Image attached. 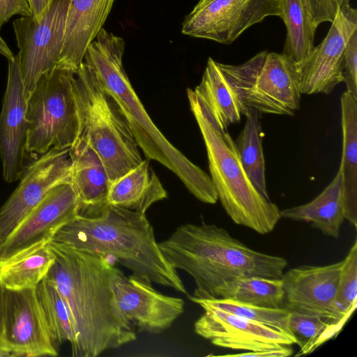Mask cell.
Wrapping results in <instances>:
<instances>
[{
	"mask_svg": "<svg viewBox=\"0 0 357 357\" xmlns=\"http://www.w3.org/2000/svg\"><path fill=\"white\" fill-rule=\"evenodd\" d=\"M51 241L112 257L139 279L187 294L176 270L162 255L145 213L109 205L96 216H77Z\"/></svg>",
	"mask_w": 357,
	"mask_h": 357,
	"instance_id": "3957f363",
	"label": "cell"
},
{
	"mask_svg": "<svg viewBox=\"0 0 357 357\" xmlns=\"http://www.w3.org/2000/svg\"><path fill=\"white\" fill-rule=\"evenodd\" d=\"M115 0H70L56 67L75 72L89 45L108 17Z\"/></svg>",
	"mask_w": 357,
	"mask_h": 357,
	"instance_id": "d6986e66",
	"label": "cell"
},
{
	"mask_svg": "<svg viewBox=\"0 0 357 357\" xmlns=\"http://www.w3.org/2000/svg\"><path fill=\"white\" fill-rule=\"evenodd\" d=\"M21 181L0 209V248L54 186L71 182L69 149H51L25 167Z\"/></svg>",
	"mask_w": 357,
	"mask_h": 357,
	"instance_id": "7c38bea8",
	"label": "cell"
},
{
	"mask_svg": "<svg viewBox=\"0 0 357 357\" xmlns=\"http://www.w3.org/2000/svg\"><path fill=\"white\" fill-rule=\"evenodd\" d=\"M192 93L204 116L219 132L227 131L249 112L212 58L208 59L202 80Z\"/></svg>",
	"mask_w": 357,
	"mask_h": 357,
	"instance_id": "44dd1931",
	"label": "cell"
},
{
	"mask_svg": "<svg viewBox=\"0 0 357 357\" xmlns=\"http://www.w3.org/2000/svg\"><path fill=\"white\" fill-rule=\"evenodd\" d=\"M279 0H199L182 23L191 37L230 44L251 26L280 17Z\"/></svg>",
	"mask_w": 357,
	"mask_h": 357,
	"instance_id": "8fae6325",
	"label": "cell"
},
{
	"mask_svg": "<svg viewBox=\"0 0 357 357\" xmlns=\"http://www.w3.org/2000/svg\"><path fill=\"white\" fill-rule=\"evenodd\" d=\"M230 299L259 307L278 308L284 303L281 279L247 277L226 282L220 287L215 299Z\"/></svg>",
	"mask_w": 357,
	"mask_h": 357,
	"instance_id": "83f0119b",
	"label": "cell"
},
{
	"mask_svg": "<svg viewBox=\"0 0 357 357\" xmlns=\"http://www.w3.org/2000/svg\"><path fill=\"white\" fill-rule=\"evenodd\" d=\"M167 197L147 158L111 183L107 202L112 206L145 213L153 204Z\"/></svg>",
	"mask_w": 357,
	"mask_h": 357,
	"instance_id": "603a6c76",
	"label": "cell"
},
{
	"mask_svg": "<svg viewBox=\"0 0 357 357\" xmlns=\"http://www.w3.org/2000/svg\"><path fill=\"white\" fill-rule=\"evenodd\" d=\"M3 287L0 284V338L3 337Z\"/></svg>",
	"mask_w": 357,
	"mask_h": 357,
	"instance_id": "ab89813d",
	"label": "cell"
},
{
	"mask_svg": "<svg viewBox=\"0 0 357 357\" xmlns=\"http://www.w3.org/2000/svg\"><path fill=\"white\" fill-rule=\"evenodd\" d=\"M40 305L51 335L56 343L75 340L73 321L65 299L55 286L45 278L36 287Z\"/></svg>",
	"mask_w": 357,
	"mask_h": 357,
	"instance_id": "f1b7e54d",
	"label": "cell"
},
{
	"mask_svg": "<svg viewBox=\"0 0 357 357\" xmlns=\"http://www.w3.org/2000/svg\"><path fill=\"white\" fill-rule=\"evenodd\" d=\"M0 357H13L3 337L0 338Z\"/></svg>",
	"mask_w": 357,
	"mask_h": 357,
	"instance_id": "f35d334b",
	"label": "cell"
},
{
	"mask_svg": "<svg viewBox=\"0 0 357 357\" xmlns=\"http://www.w3.org/2000/svg\"><path fill=\"white\" fill-rule=\"evenodd\" d=\"M201 299L211 305L290 334L289 329L290 311L285 307H263L230 299Z\"/></svg>",
	"mask_w": 357,
	"mask_h": 357,
	"instance_id": "4dcf8cb0",
	"label": "cell"
},
{
	"mask_svg": "<svg viewBox=\"0 0 357 357\" xmlns=\"http://www.w3.org/2000/svg\"><path fill=\"white\" fill-rule=\"evenodd\" d=\"M7 85L0 113V158L3 179L13 183L24 171L28 137L26 98L21 76L19 57L8 60Z\"/></svg>",
	"mask_w": 357,
	"mask_h": 357,
	"instance_id": "ac0fdd59",
	"label": "cell"
},
{
	"mask_svg": "<svg viewBox=\"0 0 357 357\" xmlns=\"http://www.w3.org/2000/svg\"><path fill=\"white\" fill-rule=\"evenodd\" d=\"M343 82L346 91L357 98V31L351 36L345 47Z\"/></svg>",
	"mask_w": 357,
	"mask_h": 357,
	"instance_id": "d6a6232c",
	"label": "cell"
},
{
	"mask_svg": "<svg viewBox=\"0 0 357 357\" xmlns=\"http://www.w3.org/2000/svg\"><path fill=\"white\" fill-rule=\"evenodd\" d=\"M71 183L79 202L78 216L91 218L102 212L107 202L110 181L97 153L79 135L69 149Z\"/></svg>",
	"mask_w": 357,
	"mask_h": 357,
	"instance_id": "ffe728a7",
	"label": "cell"
},
{
	"mask_svg": "<svg viewBox=\"0 0 357 357\" xmlns=\"http://www.w3.org/2000/svg\"><path fill=\"white\" fill-rule=\"evenodd\" d=\"M70 0H51L38 20L23 16L13 22L25 97L40 77L56 66Z\"/></svg>",
	"mask_w": 357,
	"mask_h": 357,
	"instance_id": "9c48e42d",
	"label": "cell"
},
{
	"mask_svg": "<svg viewBox=\"0 0 357 357\" xmlns=\"http://www.w3.org/2000/svg\"><path fill=\"white\" fill-rule=\"evenodd\" d=\"M158 245L174 268L192 278L198 298L215 299L220 287L238 278L281 279L287 266L286 259L252 250L215 225H182Z\"/></svg>",
	"mask_w": 357,
	"mask_h": 357,
	"instance_id": "7a4b0ae2",
	"label": "cell"
},
{
	"mask_svg": "<svg viewBox=\"0 0 357 357\" xmlns=\"http://www.w3.org/2000/svg\"><path fill=\"white\" fill-rule=\"evenodd\" d=\"M79 202L71 182L52 188L0 248V259L42 241H51L63 226L75 220Z\"/></svg>",
	"mask_w": 357,
	"mask_h": 357,
	"instance_id": "e0dca14e",
	"label": "cell"
},
{
	"mask_svg": "<svg viewBox=\"0 0 357 357\" xmlns=\"http://www.w3.org/2000/svg\"><path fill=\"white\" fill-rule=\"evenodd\" d=\"M50 242L37 243L0 259V284L13 290L36 288L54 262Z\"/></svg>",
	"mask_w": 357,
	"mask_h": 357,
	"instance_id": "cb8c5ba5",
	"label": "cell"
},
{
	"mask_svg": "<svg viewBox=\"0 0 357 357\" xmlns=\"http://www.w3.org/2000/svg\"><path fill=\"white\" fill-rule=\"evenodd\" d=\"M342 262L301 266L284 273V307L345 324L351 315L342 312L336 303Z\"/></svg>",
	"mask_w": 357,
	"mask_h": 357,
	"instance_id": "2e32d148",
	"label": "cell"
},
{
	"mask_svg": "<svg viewBox=\"0 0 357 357\" xmlns=\"http://www.w3.org/2000/svg\"><path fill=\"white\" fill-rule=\"evenodd\" d=\"M303 2L317 27L323 22L332 23L334 20L339 0H303Z\"/></svg>",
	"mask_w": 357,
	"mask_h": 357,
	"instance_id": "836d02e7",
	"label": "cell"
},
{
	"mask_svg": "<svg viewBox=\"0 0 357 357\" xmlns=\"http://www.w3.org/2000/svg\"><path fill=\"white\" fill-rule=\"evenodd\" d=\"M336 303L342 312L351 315L357 305V241L342 260Z\"/></svg>",
	"mask_w": 357,
	"mask_h": 357,
	"instance_id": "1f68e13d",
	"label": "cell"
},
{
	"mask_svg": "<svg viewBox=\"0 0 357 357\" xmlns=\"http://www.w3.org/2000/svg\"><path fill=\"white\" fill-rule=\"evenodd\" d=\"M15 15L31 16L27 0H0V30Z\"/></svg>",
	"mask_w": 357,
	"mask_h": 357,
	"instance_id": "e575fe53",
	"label": "cell"
},
{
	"mask_svg": "<svg viewBox=\"0 0 357 357\" xmlns=\"http://www.w3.org/2000/svg\"><path fill=\"white\" fill-rule=\"evenodd\" d=\"M73 87L80 135L99 155L112 183L143 161L139 147L116 101L84 61L74 73Z\"/></svg>",
	"mask_w": 357,
	"mask_h": 357,
	"instance_id": "8992f818",
	"label": "cell"
},
{
	"mask_svg": "<svg viewBox=\"0 0 357 357\" xmlns=\"http://www.w3.org/2000/svg\"><path fill=\"white\" fill-rule=\"evenodd\" d=\"M0 54L4 56L8 60H12L15 58L14 54L8 47L6 42L0 36Z\"/></svg>",
	"mask_w": 357,
	"mask_h": 357,
	"instance_id": "74e56055",
	"label": "cell"
},
{
	"mask_svg": "<svg viewBox=\"0 0 357 357\" xmlns=\"http://www.w3.org/2000/svg\"><path fill=\"white\" fill-rule=\"evenodd\" d=\"M280 213L282 218L309 222L323 234L338 238L345 219L341 167L331 183L313 200Z\"/></svg>",
	"mask_w": 357,
	"mask_h": 357,
	"instance_id": "7402d4cb",
	"label": "cell"
},
{
	"mask_svg": "<svg viewBox=\"0 0 357 357\" xmlns=\"http://www.w3.org/2000/svg\"><path fill=\"white\" fill-rule=\"evenodd\" d=\"M50 246L55 259L45 278L55 284L71 313L72 356L96 357L135 341L136 332L124 326L112 310L110 260L52 241Z\"/></svg>",
	"mask_w": 357,
	"mask_h": 357,
	"instance_id": "6da1fadb",
	"label": "cell"
},
{
	"mask_svg": "<svg viewBox=\"0 0 357 357\" xmlns=\"http://www.w3.org/2000/svg\"><path fill=\"white\" fill-rule=\"evenodd\" d=\"M189 298L204 310L194 324L195 332L217 347L254 352L295 344L289 333L211 305L201 298Z\"/></svg>",
	"mask_w": 357,
	"mask_h": 357,
	"instance_id": "4fadbf2b",
	"label": "cell"
},
{
	"mask_svg": "<svg viewBox=\"0 0 357 357\" xmlns=\"http://www.w3.org/2000/svg\"><path fill=\"white\" fill-rule=\"evenodd\" d=\"M75 72L55 67L43 74L26 100V151L35 156L70 149L80 135Z\"/></svg>",
	"mask_w": 357,
	"mask_h": 357,
	"instance_id": "52a82bcc",
	"label": "cell"
},
{
	"mask_svg": "<svg viewBox=\"0 0 357 357\" xmlns=\"http://www.w3.org/2000/svg\"><path fill=\"white\" fill-rule=\"evenodd\" d=\"M124 50V40L102 28L87 47L83 61L116 101L145 156L173 172L197 199L215 204L218 198L211 176L174 146L146 112L123 69Z\"/></svg>",
	"mask_w": 357,
	"mask_h": 357,
	"instance_id": "277c9868",
	"label": "cell"
},
{
	"mask_svg": "<svg viewBox=\"0 0 357 357\" xmlns=\"http://www.w3.org/2000/svg\"><path fill=\"white\" fill-rule=\"evenodd\" d=\"M342 172L345 219L357 225V98L348 91L340 97Z\"/></svg>",
	"mask_w": 357,
	"mask_h": 357,
	"instance_id": "d4e9b609",
	"label": "cell"
},
{
	"mask_svg": "<svg viewBox=\"0 0 357 357\" xmlns=\"http://www.w3.org/2000/svg\"><path fill=\"white\" fill-rule=\"evenodd\" d=\"M31 11V17L38 20L40 17L47 8L51 0H27Z\"/></svg>",
	"mask_w": 357,
	"mask_h": 357,
	"instance_id": "8d00e7d4",
	"label": "cell"
},
{
	"mask_svg": "<svg viewBox=\"0 0 357 357\" xmlns=\"http://www.w3.org/2000/svg\"><path fill=\"white\" fill-rule=\"evenodd\" d=\"M344 324L321 317L290 311L289 329L298 346L296 356L309 354L336 336Z\"/></svg>",
	"mask_w": 357,
	"mask_h": 357,
	"instance_id": "f546056e",
	"label": "cell"
},
{
	"mask_svg": "<svg viewBox=\"0 0 357 357\" xmlns=\"http://www.w3.org/2000/svg\"><path fill=\"white\" fill-rule=\"evenodd\" d=\"M293 350L289 347H284L282 348L254 351V352H243L237 354L226 355L229 356H257V357H287L292 354Z\"/></svg>",
	"mask_w": 357,
	"mask_h": 357,
	"instance_id": "d590c367",
	"label": "cell"
},
{
	"mask_svg": "<svg viewBox=\"0 0 357 357\" xmlns=\"http://www.w3.org/2000/svg\"><path fill=\"white\" fill-rule=\"evenodd\" d=\"M191 111L202 133L211 178L222 206L231 220L260 234L271 232L281 218L278 206L254 186L228 131L219 132L203 114L191 89H187Z\"/></svg>",
	"mask_w": 357,
	"mask_h": 357,
	"instance_id": "5b68a950",
	"label": "cell"
},
{
	"mask_svg": "<svg viewBox=\"0 0 357 357\" xmlns=\"http://www.w3.org/2000/svg\"><path fill=\"white\" fill-rule=\"evenodd\" d=\"M281 15L287 28V36L282 54L297 65L310 55L314 45L317 28L303 0H279Z\"/></svg>",
	"mask_w": 357,
	"mask_h": 357,
	"instance_id": "484cf974",
	"label": "cell"
},
{
	"mask_svg": "<svg viewBox=\"0 0 357 357\" xmlns=\"http://www.w3.org/2000/svg\"><path fill=\"white\" fill-rule=\"evenodd\" d=\"M259 112L250 108L245 116L243 130L234 141L240 160L251 182L266 199H270L268 192L264 156L263 132L259 121Z\"/></svg>",
	"mask_w": 357,
	"mask_h": 357,
	"instance_id": "4316f807",
	"label": "cell"
},
{
	"mask_svg": "<svg viewBox=\"0 0 357 357\" xmlns=\"http://www.w3.org/2000/svg\"><path fill=\"white\" fill-rule=\"evenodd\" d=\"M3 337L13 357L58 355L36 288L3 287Z\"/></svg>",
	"mask_w": 357,
	"mask_h": 357,
	"instance_id": "5bb4252c",
	"label": "cell"
},
{
	"mask_svg": "<svg viewBox=\"0 0 357 357\" xmlns=\"http://www.w3.org/2000/svg\"><path fill=\"white\" fill-rule=\"evenodd\" d=\"M110 288L114 315L124 326L135 332L161 333L184 310L182 298L162 294L152 287L151 282L133 275L127 277L114 266Z\"/></svg>",
	"mask_w": 357,
	"mask_h": 357,
	"instance_id": "30bf717a",
	"label": "cell"
},
{
	"mask_svg": "<svg viewBox=\"0 0 357 357\" xmlns=\"http://www.w3.org/2000/svg\"><path fill=\"white\" fill-rule=\"evenodd\" d=\"M218 66L248 107L287 116L300 108L298 66L282 53L263 51L242 64Z\"/></svg>",
	"mask_w": 357,
	"mask_h": 357,
	"instance_id": "ba28073f",
	"label": "cell"
},
{
	"mask_svg": "<svg viewBox=\"0 0 357 357\" xmlns=\"http://www.w3.org/2000/svg\"><path fill=\"white\" fill-rule=\"evenodd\" d=\"M350 0H339L337 12L321 43L297 65L302 94H329L343 82L346 45L357 31V11Z\"/></svg>",
	"mask_w": 357,
	"mask_h": 357,
	"instance_id": "9a60e30c",
	"label": "cell"
}]
</instances>
